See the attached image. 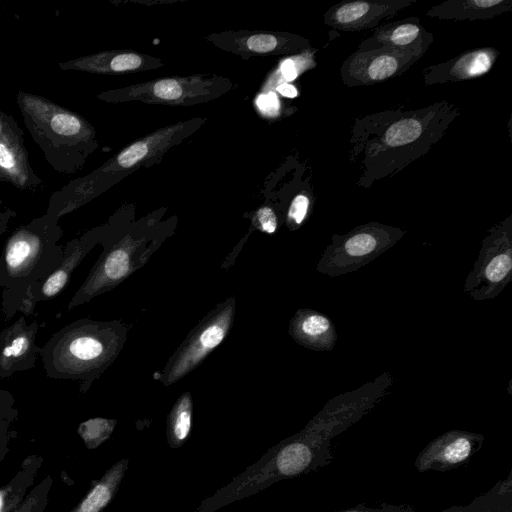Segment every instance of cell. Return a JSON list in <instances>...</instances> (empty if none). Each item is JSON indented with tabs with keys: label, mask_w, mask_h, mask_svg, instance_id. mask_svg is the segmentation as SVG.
Instances as JSON below:
<instances>
[{
	"label": "cell",
	"mask_w": 512,
	"mask_h": 512,
	"mask_svg": "<svg viewBox=\"0 0 512 512\" xmlns=\"http://www.w3.org/2000/svg\"><path fill=\"white\" fill-rule=\"evenodd\" d=\"M460 114L455 103L441 100L417 109L398 106L356 117L348 160L359 168L357 186L371 188L425 156Z\"/></svg>",
	"instance_id": "1"
},
{
	"label": "cell",
	"mask_w": 512,
	"mask_h": 512,
	"mask_svg": "<svg viewBox=\"0 0 512 512\" xmlns=\"http://www.w3.org/2000/svg\"><path fill=\"white\" fill-rule=\"evenodd\" d=\"M125 338L126 329L119 321L83 318L69 323L40 347L46 376L80 381L84 393L117 358Z\"/></svg>",
	"instance_id": "2"
},
{
	"label": "cell",
	"mask_w": 512,
	"mask_h": 512,
	"mask_svg": "<svg viewBox=\"0 0 512 512\" xmlns=\"http://www.w3.org/2000/svg\"><path fill=\"white\" fill-rule=\"evenodd\" d=\"M62 230L57 219L45 215L16 228L0 255L2 313L6 319L20 312L29 288L46 279L60 265Z\"/></svg>",
	"instance_id": "3"
},
{
	"label": "cell",
	"mask_w": 512,
	"mask_h": 512,
	"mask_svg": "<svg viewBox=\"0 0 512 512\" xmlns=\"http://www.w3.org/2000/svg\"><path fill=\"white\" fill-rule=\"evenodd\" d=\"M155 240L156 238L135 236L128 232L118 236L105 227L100 241L103 251L69 301L67 309L82 305L123 282L148 260L149 255L156 249Z\"/></svg>",
	"instance_id": "4"
},
{
	"label": "cell",
	"mask_w": 512,
	"mask_h": 512,
	"mask_svg": "<svg viewBox=\"0 0 512 512\" xmlns=\"http://www.w3.org/2000/svg\"><path fill=\"white\" fill-rule=\"evenodd\" d=\"M234 87L227 77L195 74L148 80L106 91L99 98L110 103L139 101L144 104L193 106L218 99Z\"/></svg>",
	"instance_id": "5"
},
{
	"label": "cell",
	"mask_w": 512,
	"mask_h": 512,
	"mask_svg": "<svg viewBox=\"0 0 512 512\" xmlns=\"http://www.w3.org/2000/svg\"><path fill=\"white\" fill-rule=\"evenodd\" d=\"M407 230L371 221L345 234H334L319 258L316 270L338 277L359 270L393 247Z\"/></svg>",
	"instance_id": "6"
},
{
	"label": "cell",
	"mask_w": 512,
	"mask_h": 512,
	"mask_svg": "<svg viewBox=\"0 0 512 512\" xmlns=\"http://www.w3.org/2000/svg\"><path fill=\"white\" fill-rule=\"evenodd\" d=\"M511 280L512 215H509L487 231L463 291L476 301L492 300Z\"/></svg>",
	"instance_id": "7"
},
{
	"label": "cell",
	"mask_w": 512,
	"mask_h": 512,
	"mask_svg": "<svg viewBox=\"0 0 512 512\" xmlns=\"http://www.w3.org/2000/svg\"><path fill=\"white\" fill-rule=\"evenodd\" d=\"M235 299L228 298L210 311L170 357L160 380L168 386L197 368L228 335L235 315Z\"/></svg>",
	"instance_id": "8"
},
{
	"label": "cell",
	"mask_w": 512,
	"mask_h": 512,
	"mask_svg": "<svg viewBox=\"0 0 512 512\" xmlns=\"http://www.w3.org/2000/svg\"><path fill=\"white\" fill-rule=\"evenodd\" d=\"M205 122L206 118H191L159 128L123 148L101 167L100 172L124 177L141 167H148L193 135Z\"/></svg>",
	"instance_id": "9"
},
{
	"label": "cell",
	"mask_w": 512,
	"mask_h": 512,
	"mask_svg": "<svg viewBox=\"0 0 512 512\" xmlns=\"http://www.w3.org/2000/svg\"><path fill=\"white\" fill-rule=\"evenodd\" d=\"M426 51L381 47L355 50L342 63L340 77L347 87L371 86L403 75Z\"/></svg>",
	"instance_id": "10"
},
{
	"label": "cell",
	"mask_w": 512,
	"mask_h": 512,
	"mask_svg": "<svg viewBox=\"0 0 512 512\" xmlns=\"http://www.w3.org/2000/svg\"><path fill=\"white\" fill-rule=\"evenodd\" d=\"M215 47L243 59L294 56L311 49V41L285 31L228 30L204 37Z\"/></svg>",
	"instance_id": "11"
},
{
	"label": "cell",
	"mask_w": 512,
	"mask_h": 512,
	"mask_svg": "<svg viewBox=\"0 0 512 512\" xmlns=\"http://www.w3.org/2000/svg\"><path fill=\"white\" fill-rule=\"evenodd\" d=\"M417 0H351L332 5L323 15L326 26L342 32L374 29Z\"/></svg>",
	"instance_id": "12"
},
{
	"label": "cell",
	"mask_w": 512,
	"mask_h": 512,
	"mask_svg": "<svg viewBox=\"0 0 512 512\" xmlns=\"http://www.w3.org/2000/svg\"><path fill=\"white\" fill-rule=\"evenodd\" d=\"M105 227L88 231L80 238L73 239L63 248V258L59 267L42 282L32 285L20 312L31 315L35 305L40 301H46L57 296L69 283L74 270L82 262L85 256L100 243Z\"/></svg>",
	"instance_id": "13"
},
{
	"label": "cell",
	"mask_w": 512,
	"mask_h": 512,
	"mask_svg": "<svg viewBox=\"0 0 512 512\" xmlns=\"http://www.w3.org/2000/svg\"><path fill=\"white\" fill-rule=\"evenodd\" d=\"M38 330V322L28 324L22 315L0 332V380L35 367L40 356Z\"/></svg>",
	"instance_id": "14"
},
{
	"label": "cell",
	"mask_w": 512,
	"mask_h": 512,
	"mask_svg": "<svg viewBox=\"0 0 512 512\" xmlns=\"http://www.w3.org/2000/svg\"><path fill=\"white\" fill-rule=\"evenodd\" d=\"M499 56L500 51L492 46L465 50L445 62L424 68L423 82L430 86L481 77L492 69Z\"/></svg>",
	"instance_id": "15"
},
{
	"label": "cell",
	"mask_w": 512,
	"mask_h": 512,
	"mask_svg": "<svg viewBox=\"0 0 512 512\" xmlns=\"http://www.w3.org/2000/svg\"><path fill=\"white\" fill-rule=\"evenodd\" d=\"M433 41V33L424 28L418 17L411 16L374 28L372 33L359 43L356 50L391 47L427 52Z\"/></svg>",
	"instance_id": "16"
},
{
	"label": "cell",
	"mask_w": 512,
	"mask_h": 512,
	"mask_svg": "<svg viewBox=\"0 0 512 512\" xmlns=\"http://www.w3.org/2000/svg\"><path fill=\"white\" fill-rule=\"evenodd\" d=\"M289 335L299 345L314 351H331L337 342L332 320L309 308L298 309L290 320Z\"/></svg>",
	"instance_id": "17"
},
{
	"label": "cell",
	"mask_w": 512,
	"mask_h": 512,
	"mask_svg": "<svg viewBox=\"0 0 512 512\" xmlns=\"http://www.w3.org/2000/svg\"><path fill=\"white\" fill-rule=\"evenodd\" d=\"M77 66L81 70L92 73L121 75L157 69L164 66V63L158 57L122 49L85 57L78 61Z\"/></svg>",
	"instance_id": "18"
},
{
	"label": "cell",
	"mask_w": 512,
	"mask_h": 512,
	"mask_svg": "<svg viewBox=\"0 0 512 512\" xmlns=\"http://www.w3.org/2000/svg\"><path fill=\"white\" fill-rule=\"evenodd\" d=\"M512 10V0H446L425 15L440 20H489Z\"/></svg>",
	"instance_id": "19"
},
{
	"label": "cell",
	"mask_w": 512,
	"mask_h": 512,
	"mask_svg": "<svg viewBox=\"0 0 512 512\" xmlns=\"http://www.w3.org/2000/svg\"><path fill=\"white\" fill-rule=\"evenodd\" d=\"M128 463L124 458L113 464L70 512H103L116 495Z\"/></svg>",
	"instance_id": "20"
},
{
	"label": "cell",
	"mask_w": 512,
	"mask_h": 512,
	"mask_svg": "<svg viewBox=\"0 0 512 512\" xmlns=\"http://www.w3.org/2000/svg\"><path fill=\"white\" fill-rule=\"evenodd\" d=\"M42 463V456L36 454L22 461L13 478L0 488V512H13L20 505L32 487Z\"/></svg>",
	"instance_id": "21"
},
{
	"label": "cell",
	"mask_w": 512,
	"mask_h": 512,
	"mask_svg": "<svg viewBox=\"0 0 512 512\" xmlns=\"http://www.w3.org/2000/svg\"><path fill=\"white\" fill-rule=\"evenodd\" d=\"M193 401L190 392L183 393L174 403L167 417L166 437L169 446L180 448L191 431Z\"/></svg>",
	"instance_id": "22"
},
{
	"label": "cell",
	"mask_w": 512,
	"mask_h": 512,
	"mask_svg": "<svg viewBox=\"0 0 512 512\" xmlns=\"http://www.w3.org/2000/svg\"><path fill=\"white\" fill-rule=\"evenodd\" d=\"M116 424L115 419L94 417L81 422L77 432L86 448L96 449L111 436Z\"/></svg>",
	"instance_id": "23"
},
{
	"label": "cell",
	"mask_w": 512,
	"mask_h": 512,
	"mask_svg": "<svg viewBox=\"0 0 512 512\" xmlns=\"http://www.w3.org/2000/svg\"><path fill=\"white\" fill-rule=\"evenodd\" d=\"M50 129L55 134L65 137H77L78 135H82L84 138L88 139L93 135V130L87 128L82 119L69 112L54 114L50 121Z\"/></svg>",
	"instance_id": "24"
},
{
	"label": "cell",
	"mask_w": 512,
	"mask_h": 512,
	"mask_svg": "<svg viewBox=\"0 0 512 512\" xmlns=\"http://www.w3.org/2000/svg\"><path fill=\"white\" fill-rule=\"evenodd\" d=\"M15 398L5 389H0V452L8 450L11 424L18 417Z\"/></svg>",
	"instance_id": "25"
},
{
	"label": "cell",
	"mask_w": 512,
	"mask_h": 512,
	"mask_svg": "<svg viewBox=\"0 0 512 512\" xmlns=\"http://www.w3.org/2000/svg\"><path fill=\"white\" fill-rule=\"evenodd\" d=\"M52 484V477L46 475L27 493L15 512H45Z\"/></svg>",
	"instance_id": "26"
},
{
	"label": "cell",
	"mask_w": 512,
	"mask_h": 512,
	"mask_svg": "<svg viewBox=\"0 0 512 512\" xmlns=\"http://www.w3.org/2000/svg\"><path fill=\"white\" fill-rule=\"evenodd\" d=\"M313 208V197L305 191L296 194L291 200L286 216V225L290 230L298 229L309 217Z\"/></svg>",
	"instance_id": "27"
},
{
	"label": "cell",
	"mask_w": 512,
	"mask_h": 512,
	"mask_svg": "<svg viewBox=\"0 0 512 512\" xmlns=\"http://www.w3.org/2000/svg\"><path fill=\"white\" fill-rule=\"evenodd\" d=\"M471 451V444L468 439L460 437L452 441L444 450V458L447 462L454 464L467 458Z\"/></svg>",
	"instance_id": "28"
},
{
	"label": "cell",
	"mask_w": 512,
	"mask_h": 512,
	"mask_svg": "<svg viewBox=\"0 0 512 512\" xmlns=\"http://www.w3.org/2000/svg\"><path fill=\"white\" fill-rule=\"evenodd\" d=\"M255 221L263 232L273 234L278 227V218L275 211L269 206H263L256 211Z\"/></svg>",
	"instance_id": "29"
},
{
	"label": "cell",
	"mask_w": 512,
	"mask_h": 512,
	"mask_svg": "<svg viewBox=\"0 0 512 512\" xmlns=\"http://www.w3.org/2000/svg\"><path fill=\"white\" fill-rule=\"evenodd\" d=\"M16 160L13 149L4 142H0V167L13 175L17 168Z\"/></svg>",
	"instance_id": "30"
},
{
	"label": "cell",
	"mask_w": 512,
	"mask_h": 512,
	"mask_svg": "<svg viewBox=\"0 0 512 512\" xmlns=\"http://www.w3.org/2000/svg\"><path fill=\"white\" fill-rule=\"evenodd\" d=\"M296 61L293 58H286L281 65V72L283 77L287 81L294 80L301 72L296 65Z\"/></svg>",
	"instance_id": "31"
},
{
	"label": "cell",
	"mask_w": 512,
	"mask_h": 512,
	"mask_svg": "<svg viewBox=\"0 0 512 512\" xmlns=\"http://www.w3.org/2000/svg\"><path fill=\"white\" fill-rule=\"evenodd\" d=\"M258 102L259 108L270 115H273L278 111L280 104L278 99L273 94H270V96H261Z\"/></svg>",
	"instance_id": "32"
},
{
	"label": "cell",
	"mask_w": 512,
	"mask_h": 512,
	"mask_svg": "<svg viewBox=\"0 0 512 512\" xmlns=\"http://www.w3.org/2000/svg\"><path fill=\"white\" fill-rule=\"evenodd\" d=\"M276 91L284 97L295 98L298 95V91L295 86L289 83H282L276 87Z\"/></svg>",
	"instance_id": "33"
},
{
	"label": "cell",
	"mask_w": 512,
	"mask_h": 512,
	"mask_svg": "<svg viewBox=\"0 0 512 512\" xmlns=\"http://www.w3.org/2000/svg\"><path fill=\"white\" fill-rule=\"evenodd\" d=\"M15 215L12 211H6L0 213V235H2L7 230V223L11 217Z\"/></svg>",
	"instance_id": "34"
},
{
	"label": "cell",
	"mask_w": 512,
	"mask_h": 512,
	"mask_svg": "<svg viewBox=\"0 0 512 512\" xmlns=\"http://www.w3.org/2000/svg\"><path fill=\"white\" fill-rule=\"evenodd\" d=\"M7 452H8V450H7V451H1V452H0V465H1V463H2V461H3V459H4V457L6 456Z\"/></svg>",
	"instance_id": "35"
},
{
	"label": "cell",
	"mask_w": 512,
	"mask_h": 512,
	"mask_svg": "<svg viewBox=\"0 0 512 512\" xmlns=\"http://www.w3.org/2000/svg\"><path fill=\"white\" fill-rule=\"evenodd\" d=\"M16 510V509H15ZM15 510L13 512H15Z\"/></svg>",
	"instance_id": "36"
}]
</instances>
